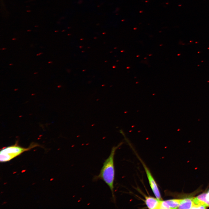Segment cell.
<instances>
[{"label": "cell", "instance_id": "cell-2", "mask_svg": "<svg viewBox=\"0 0 209 209\" xmlns=\"http://www.w3.org/2000/svg\"><path fill=\"white\" fill-rule=\"evenodd\" d=\"M36 146L37 145L33 144L29 147L25 148L15 144L7 147L1 150L0 161L3 162L10 161L24 152L29 150Z\"/></svg>", "mask_w": 209, "mask_h": 209}, {"label": "cell", "instance_id": "cell-7", "mask_svg": "<svg viewBox=\"0 0 209 209\" xmlns=\"http://www.w3.org/2000/svg\"><path fill=\"white\" fill-rule=\"evenodd\" d=\"M206 198L207 200L209 201V190L207 193Z\"/></svg>", "mask_w": 209, "mask_h": 209}, {"label": "cell", "instance_id": "cell-9", "mask_svg": "<svg viewBox=\"0 0 209 209\" xmlns=\"http://www.w3.org/2000/svg\"><path fill=\"white\" fill-rule=\"evenodd\" d=\"M6 49V48H1V49H1V50H5V49Z\"/></svg>", "mask_w": 209, "mask_h": 209}, {"label": "cell", "instance_id": "cell-11", "mask_svg": "<svg viewBox=\"0 0 209 209\" xmlns=\"http://www.w3.org/2000/svg\"><path fill=\"white\" fill-rule=\"evenodd\" d=\"M37 73H38V72H35V73H34V74H37Z\"/></svg>", "mask_w": 209, "mask_h": 209}, {"label": "cell", "instance_id": "cell-8", "mask_svg": "<svg viewBox=\"0 0 209 209\" xmlns=\"http://www.w3.org/2000/svg\"><path fill=\"white\" fill-rule=\"evenodd\" d=\"M42 54V53H39L37 54L36 55L37 56H39V55H41Z\"/></svg>", "mask_w": 209, "mask_h": 209}, {"label": "cell", "instance_id": "cell-3", "mask_svg": "<svg viewBox=\"0 0 209 209\" xmlns=\"http://www.w3.org/2000/svg\"><path fill=\"white\" fill-rule=\"evenodd\" d=\"M139 160L141 162L146 172L149 183L152 190L156 197L159 199L162 200L161 194L158 185L152 174L150 172L145 165L144 163L138 157Z\"/></svg>", "mask_w": 209, "mask_h": 209}, {"label": "cell", "instance_id": "cell-13", "mask_svg": "<svg viewBox=\"0 0 209 209\" xmlns=\"http://www.w3.org/2000/svg\"><path fill=\"white\" fill-rule=\"evenodd\" d=\"M16 39L15 38H13V39H12V40H16Z\"/></svg>", "mask_w": 209, "mask_h": 209}, {"label": "cell", "instance_id": "cell-5", "mask_svg": "<svg viewBox=\"0 0 209 209\" xmlns=\"http://www.w3.org/2000/svg\"><path fill=\"white\" fill-rule=\"evenodd\" d=\"M161 200L156 197L146 196L145 202L147 207L150 209H159Z\"/></svg>", "mask_w": 209, "mask_h": 209}, {"label": "cell", "instance_id": "cell-10", "mask_svg": "<svg viewBox=\"0 0 209 209\" xmlns=\"http://www.w3.org/2000/svg\"><path fill=\"white\" fill-rule=\"evenodd\" d=\"M52 63V61H49V62H48V63L49 64Z\"/></svg>", "mask_w": 209, "mask_h": 209}, {"label": "cell", "instance_id": "cell-6", "mask_svg": "<svg viewBox=\"0 0 209 209\" xmlns=\"http://www.w3.org/2000/svg\"><path fill=\"white\" fill-rule=\"evenodd\" d=\"M193 198L181 199L178 207L179 209H191L193 204Z\"/></svg>", "mask_w": 209, "mask_h": 209}, {"label": "cell", "instance_id": "cell-4", "mask_svg": "<svg viewBox=\"0 0 209 209\" xmlns=\"http://www.w3.org/2000/svg\"><path fill=\"white\" fill-rule=\"evenodd\" d=\"M181 199H172L164 201L161 200L159 209L178 208Z\"/></svg>", "mask_w": 209, "mask_h": 209}, {"label": "cell", "instance_id": "cell-1", "mask_svg": "<svg viewBox=\"0 0 209 209\" xmlns=\"http://www.w3.org/2000/svg\"><path fill=\"white\" fill-rule=\"evenodd\" d=\"M122 144V143H121L117 146L113 147L109 156L104 162L99 174L98 175L94 176L93 178V181L100 179L105 182L111 191L114 201H115L114 190L115 175L114 157L116 150Z\"/></svg>", "mask_w": 209, "mask_h": 209}, {"label": "cell", "instance_id": "cell-12", "mask_svg": "<svg viewBox=\"0 0 209 209\" xmlns=\"http://www.w3.org/2000/svg\"><path fill=\"white\" fill-rule=\"evenodd\" d=\"M13 65V64H9V65H10V66H11V65Z\"/></svg>", "mask_w": 209, "mask_h": 209}]
</instances>
